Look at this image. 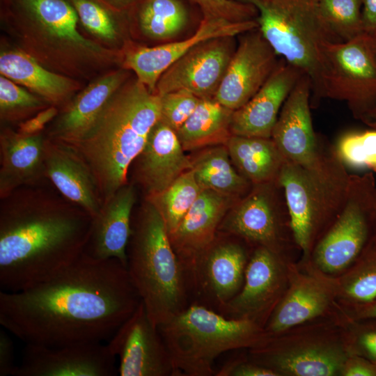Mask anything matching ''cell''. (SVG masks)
<instances>
[{"mask_svg":"<svg viewBox=\"0 0 376 376\" xmlns=\"http://www.w3.org/2000/svg\"><path fill=\"white\" fill-rule=\"evenodd\" d=\"M141 302L127 267L85 253L26 289L0 291V324L26 344L60 347L111 338Z\"/></svg>","mask_w":376,"mask_h":376,"instance_id":"cell-1","label":"cell"},{"mask_svg":"<svg viewBox=\"0 0 376 376\" xmlns=\"http://www.w3.org/2000/svg\"><path fill=\"white\" fill-rule=\"evenodd\" d=\"M92 222L83 209L42 185L1 199V290L26 289L71 265L84 252Z\"/></svg>","mask_w":376,"mask_h":376,"instance_id":"cell-2","label":"cell"},{"mask_svg":"<svg viewBox=\"0 0 376 376\" xmlns=\"http://www.w3.org/2000/svg\"><path fill=\"white\" fill-rule=\"evenodd\" d=\"M1 1L3 19L14 30L22 49L48 69L72 77L121 63L123 51L81 34L68 0Z\"/></svg>","mask_w":376,"mask_h":376,"instance_id":"cell-3","label":"cell"},{"mask_svg":"<svg viewBox=\"0 0 376 376\" xmlns=\"http://www.w3.org/2000/svg\"><path fill=\"white\" fill-rule=\"evenodd\" d=\"M160 117V95L136 77L118 89L89 133L72 145L91 168L103 202L127 183L130 167Z\"/></svg>","mask_w":376,"mask_h":376,"instance_id":"cell-4","label":"cell"},{"mask_svg":"<svg viewBox=\"0 0 376 376\" xmlns=\"http://www.w3.org/2000/svg\"><path fill=\"white\" fill-rule=\"evenodd\" d=\"M127 269L146 312L157 327L191 304L185 269L164 220L148 200L132 219Z\"/></svg>","mask_w":376,"mask_h":376,"instance_id":"cell-5","label":"cell"},{"mask_svg":"<svg viewBox=\"0 0 376 376\" xmlns=\"http://www.w3.org/2000/svg\"><path fill=\"white\" fill-rule=\"evenodd\" d=\"M350 175L334 145L322 138L311 163L284 162L278 181L284 191L295 242L306 256L340 213Z\"/></svg>","mask_w":376,"mask_h":376,"instance_id":"cell-6","label":"cell"},{"mask_svg":"<svg viewBox=\"0 0 376 376\" xmlns=\"http://www.w3.org/2000/svg\"><path fill=\"white\" fill-rule=\"evenodd\" d=\"M180 376H212L217 358L228 351L252 348L269 337L264 328L245 319L228 318L191 303L158 327Z\"/></svg>","mask_w":376,"mask_h":376,"instance_id":"cell-7","label":"cell"},{"mask_svg":"<svg viewBox=\"0 0 376 376\" xmlns=\"http://www.w3.org/2000/svg\"><path fill=\"white\" fill-rule=\"evenodd\" d=\"M258 11V30L276 54L307 75L311 104L319 100L324 48L339 41L321 19L315 0H237Z\"/></svg>","mask_w":376,"mask_h":376,"instance_id":"cell-8","label":"cell"},{"mask_svg":"<svg viewBox=\"0 0 376 376\" xmlns=\"http://www.w3.org/2000/svg\"><path fill=\"white\" fill-rule=\"evenodd\" d=\"M375 211L373 173L351 174L340 213L312 249L316 265L324 272H336L354 263L373 238Z\"/></svg>","mask_w":376,"mask_h":376,"instance_id":"cell-9","label":"cell"},{"mask_svg":"<svg viewBox=\"0 0 376 376\" xmlns=\"http://www.w3.org/2000/svg\"><path fill=\"white\" fill-rule=\"evenodd\" d=\"M345 102L361 120L376 102V58L366 33L348 41L329 42L324 48L319 100Z\"/></svg>","mask_w":376,"mask_h":376,"instance_id":"cell-10","label":"cell"},{"mask_svg":"<svg viewBox=\"0 0 376 376\" xmlns=\"http://www.w3.org/2000/svg\"><path fill=\"white\" fill-rule=\"evenodd\" d=\"M219 230L280 253L293 234L284 191L278 180L253 185L224 218Z\"/></svg>","mask_w":376,"mask_h":376,"instance_id":"cell-11","label":"cell"},{"mask_svg":"<svg viewBox=\"0 0 376 376\" xmlns=\"http://www.w3.org/2000/svg\"><path fill=\"white\" fill-rule=\"evenodd\" d=\"M249 258L241 242L217 234L203 251L183 266L191 304L219 311L241 290Z\"/></svg>","mask_w":376,"mask_h":376,"instance_id":"cell-12","label":"cell"},{"mask_svg":"<svg viewBox=\"0 0 376 376\" xmlns=\"http://www.w3.org/2000/svg\"><path fill=\"white\" fill-rule=\"evenodd\" d=\"M107 345L118 359L120 376H180L141 301Z\"/></svg>","mask_w":376,"mask_h":376,"instance_id":"cell-13","label":"cell"},{"mask_svg":"<svg viewBox=\"0 0 376 376\" xmlns=\"http://www.w3.org/2000/svg\"><path fill=\"white\" fill-rule=\"evenodd\" d=\"M258 27L256 20L231 22L202 17L196 31L181 40L153 47L133 45L130 42L123 49L122 68L132 70L139 81L155 93L161 75L196 45L212 38L235 37Z\"/></svg>","mask_w":376,"mask_h":376,"instance_id":"cell-14","label":"cell"},{"mask_svg":"<svg viewBox=\"0 0 376 376\" xmlns=\"http://www.w3.org/2000/svg\"><path fill=\"white\" fill-rule=\"evenodd\" d=\"M234 37L212 38L196 45L159 78V95L188 91L200 99L214 97L235 51Z\"/></svg>","mask_w":376,"mask_h":376,"instance_id":"cell-15","label":"cell"},{"mask_svg":"<svg viewBox=\"0 0 376 376\" xmlns=\"http://www.w3.org/2000/svg\"><path fill=\"white\" fill-rule=\"evenodd\" d=\"M116 357L102 342L60 347L26 344L14 376H113Z\"/></svg>","mask_w":376,"mask_h":376,"instance_id":"cell-16","label":"cell"},{"mask_svg":"<svg viewBox=\"0 0 376 376\" xmlns=\"http://www.w3.org/2000/svg\"><path fill=\"white\" fill-rule=\"evenodd\" d=\"M280 59L258 28L245 33L214 98L233 111L241 108L260 90Z\"/></svg>","mask_w":376,"mask_h":376,"instance_id":"cell-17","label":"cell"},{"mask_svg":"<svg viewBox=\"0 0 376 376\" xmlns=\"http://www.w3.org/2000/svg\"><path fill=\"white\" fill-rule=\"evenodd\" d=\"M283 266L280 253L256 246L250 256L241 290L217 312L264 327L279 301L284 280Z\"/></svg>","mask_w":376,"mask_h":376,"instance_id":"cell-18","label":"cell"},{"mask_svg":"<svg viewBox=\"0 0 376 376\" xmlns=\"http://www.w3.org/2000/svg\"><path fill=\"white\" fill-rule=\"evenodd\" d=\"M251 359L281 375L330 376L341 373L352 354L339 345L326 342H302L283 346L269 337L250 348Z\"/></svg>","mask_w":376,"mask_h":376,"instance_id":"cell-19","label":"cell"},{"mask_svg":"<svg viewBox=\"0 0 376 376\" xmlns=\"http://www.w3.org/2000/svg\"><path fill=\"white\" fill-rule=\"evenodd\" d=\"M128 77L129 70L121 68L93 80L61 107L47 127L46 136L71 145L81 141Z\"/></svg>","mask_w":376,"mask_h":376,"instance_id":"cell-20","label":"cell"},{"mask_svg":"<svg viewBox=\"0 0 376 376\" xmlns=\"http://www.w3.org/2000/svg\"><path fill=\"white\" fill-rule=\"evenodd\" d=\"M311 97V79L303 75L283 103L272 132L271 139L285 161L306 165L318 155L321 137L313 126Z\"/></svg>","mask_w":376,"mask_h":376,"instance_id":"cell-21","label":"cell"},{"mask_svg":"<svg viewBox=\"0 0 376 376\" xmlns=\"http://www.w3.org/2000/svg\"><path fill=\"white\" fill-rule=\"evenodd\" d=\"M45 164L47 179L58 192L93 219L103 201L94 173L78 150L47 137Z\"/></svg>","mask_w":376,"mask_h":376,"instance_id":"cell-22","label":"cell"},{"mask_svg":"<svg viewBox=\"0 0 376 376\" xmlns=\"http://www.w3.org/2000/svg\"><path fill=\"white\" fill-rule=\"evenodd\" d=\"M185 151L176 132L159 120L133 162L135 178L146 197L161 193L183 173L191 169V159Z\"/></svg>","mask_w":376,"mask_h":376,"instance_id":"cell-23","label":"cell"},{"mask_svg":"<svg viewBox=\"0 0 376 376\" xmlns=\"http://www.w3.org/2000/svg\"><path fill=\"white\" fill-rule=\"evenodd\" d=\"M303 75L302 71L281 58L260 90L247 103L234 111L232 134L271 138L283 103Z\"/></svg>","mask_w":376,"mask_h":376,"instance_id":"cell-24","label":"cell"},{"mask_svg":"<svg viewBox=\"0 0 376 376\" xmlns=\"http://www.w3.org/2000/svg\"><path fill=\"white\" fill-rule=\"evenodd\" d=\"M136 200L134 185L127 183L103 203L93 219L84 253L95 259L116 258L127 267V249Z\"/></svg>","mask_w":376,"mask_h":376,"instance_id":"cell-25","label":"cell"},{"mask_svg":"<svg viewBox=\"0 0 376 376\" xmlns=\"http://www.w3.org/2000/svg\"><path fill=\"white\" fill-rule=\"evenodd\" d=\"M47 138L44 132L23 135L9 127H3L0 134V199L22 187L40 185L47 179Z\"/></svg>","mask_w":376,"mask_h":376,"instance_id":"cell-26","label":"cell"},{"mask_svg":"<svg viewBox=\"0 0 376 376\" xmlns=\"http://www.w3.org/2000/svg\"><path fill=\"white\" fill-rule=\"evenodd\" d=\"M233 199L202 189L176 230L169 235L182 266L191 263L213 242Z\"/></svg>","mask_w":376,"mask_h":376,"instance_id":"cell-27","label":"cell"},{"mask_svg":"<svg viewBox=\"0 0 376 376\" xmlns=\"http://www.w3.org/2000/svg\"><path fill=\"white\" fill-rule=\"evenodd\" d=\"M0 72L50 106L58 108L66 104L80 90V84L77 80L48 69L19 49L1 52Z\"/></svg>","mask_w":376,"mask_h":376,"instance_id":"cell-28","label":"cell"},{"mask_svg":"<svg viewBox=\"0 0 376 376\" xmlns=\"http://www.w3.org/2000/svg\"><path fill=\"white\" fill-rule=\"evenodd\" d=\"M330 294L316 279L300 275L279 299L267 320L264 330L269 337L276 336L295 326L310 320L328 306Z\"/></svg>","mask_w":376,"mask_h":376,"instance_id":"cell-29","label":"cell"},{"mask_svg":"<svg viewBox=\"0 0 376 376\" xmlns=\"http://www.w3.org/2000/svg\"><path fill=\"white\" fill-rule=\"evenodd\" d=\"M226 146L238 172L252 185L278 180L285 159L271 138L232 135Z\"/></svg>","mask_w":376,"mask_h":376,"instance_id":"cell-30","label":"cell"},{"mask_svg":"<svg viewBox=\"0 0 376 376\" xmlns=\"http://www.w3.org/2000/svg\"><path fill=\"white\" fill-rule=\"evenodd\" d=\"M233 112L214 97L201 99L191 116L176 132L183 149L186 151L226 145L233 135Z\"/></svg>","mask_w":376,"mask_h":376,"instance_id":"cell-31","label":"cell"},{"mask_svg":"<svg viewBox=\"0 0 376 376\" xmlns=\"http://www.w3.org/2000/svg\"><path fill=\"white\" fill-rule=\"evenodd\" d=\"M188 0H141L128 11L132 26L148 39L167 41L175 38L189 24Z\"/></svg>","mask_w":376,"mask_h":376,"instance_id":"cell-32","label":"cell"},{"mask_svg":"<svg viewBox=\"0 0 376 376\" xmlns=\"http://www.w3.org/2000/svg\"><path fill=\"white\" fill-rule=\"evenodd\" d=\"M191 159L192 171L202 189L242 199L253 185L233 166L226 145L205 148Z\"/></svg>","mask_w":376,"mask_h":376,"instance_id":"cell-33","label":"cell"},{"mask_svg":"<svg viewBox=\"0 0 376 376\" xmlns=\"http://www.w3.org/2000/svg\"><path fill=\"white\" fill-rule=\"evenodd\" d=\"M80 24L111 49L123 51L130 42L124 30L130 29L128 11L117 10L104 0H68Z\"/></svg>","mask_w":376,"mask_h":376,"instance_id":"cell-34","label":"cell"},{"mask_svg":"<svg viewBox=\"0 0 376 376\" xmlns=\"http://www.w3.org/2000/svg\"><path fill=\"white\" fill-rule=\"evenodd\" d=\"M192 169L185 171L161 193L146 197L160 213L169 235L173 233L200 194Z\"/></svg>","mask_w":376,"mask_h":376,"instance_id":"cell-35","label":"cell"},{"mask_svg":"<svg viewBox=\"0 0 376 376\" xmlns=\"http://www.w3.org/2000/svg\"><path fill=\"white\" fill-rule=\"evenodd\" d=\"M319 15L339 41H348L364 33L361 0H317Z\"/></svg>","mask_w":376,"mask_h":376,"instance_id":"cell-36","label":"cell"},{"mask_svg":"<svg viewBox=\"0 0 376 376\" xmlns=\"http://www.w3.org/2000/svg\"><path fill=\"white\" fill-rule=\"evenodd\" d=\"M341 291L354 306L376 299V243L372 240L344 277Z\"/></svg>","mask_w":376,"mask_h":376,"instance_id":"cell-37","label":"cell"},{"mask_svg":"<svg viewBox=\"0 0 376 376\" xmlns=\"http://www.w3.org/2000/svg\"><path fill=\"white\" fill-rule=\"evenodd\" d=\"M50 106L43 99L7 77H0V118L18 125Z\"/></svg>","mask_w":376,"mask_h":376,"instance_id":"cell-38","label":"cell"},{"mask_svg":"<svg viewBox=\"0 0 376 376\" xmlns=\"http://www.w3.org/2000/svg\"><path fill=\"white\" fill-rule=\"evenodd\" d=\"M334 147L347 168L376 172V128L346 132Z\"/></svg>","mask_w":376,"mask_h":376,"instance_id":"cell-39","label":"cell"},{"mask_svg":"<svg viewBox=\"0 0 376 376\" xmlns=\"http://www.w3.org/2000/svg\"><path fill=\"white\" fill-rule=\"evenodd\" d=\"M160 98V120L175 132L191 116L201 100L186 90L167 93Z\"/></svg>","mask_w":376,"mask_h":376,"instance_id":"cell-40","label":"cell"},{"mask_svg":"<svg viewBox=\"0 0 376 376\" xmlns=\"http://www.w3.org/2000/svg\"><path fill=\"white\" fill-rule=\"evenodd\" d=\"M198 8L202 17L220 19L231 22L256 20V8L237 0H188Z\"/></svg>","mask_w":376,"mask_h":376,"instance_id":"cell-41","label":"cell"},{"mask_svg":"<svg viewBox=\"0 0 376 376\" xmlns=\"http://www.w3.org/2000/svg\"><path fill=\"white\" fill-rule=\"evenodd\" d=\"M372 320L355 327L350 352L376 363V321Z\"/></svg>","mask_w":376,"mask_h":376,"instance_id":"cell-42","label":"cell"},{"mask_svg":"<svg viewBox=\"0 0 376 376\" xmlns=\"http://www.w3.org/2000/svg\"><path fill=\"white\" fill-rule=\"evenodd\" d=\"M216 376H277L273 370L254 361L233 360L226 363L216 372Z\"/></svg>","mask_w":376,"mask_h":376,"instance_id":"cell-43","label":"cell"},{"mask_svg":"<svg viewBox=\"0 0 376 376\" xmlns=\"http://www.w3.org/2000/svg\"><path fill=\"white\" fill-rule=\"evenodd\" d=\"M58 111L57 107L49 106L30 118L20 123L17 132L23 135L42 133L58 115Z\"/></svg>","mask_w":376,"mask_h":376,"instance_id":"cell-44","label":"cell"},{"mask_svg":"<svg viewBox=\"0 0 376 376\" xmlns=\"http://www.w3.org/2000/svg\"><path fill=\"white\" fill-rule=\"evenodd\" d=\"M341 373L345 376H376L375 363L358 354H351L347 359Z\"/></svg>","mask_w":376,"mask_h":376,"instance_id":"cell-45","label":"cell"},{"mask_svg":"<svg viewBox=\"0 0 376 376\" xmlns=\"http://www.w3.org/2000/svg\"><path fill=\"white\" fill-rule=\"evenodd\" d=\"M6 329H0V376L12 375L14 364V345Z\"/></svg>","mask_w":376,"mask_h":376,"instance_id":"cell-46","label":"cell"},{"mask_svg":"<svg viewBox=\"0 0 376 376\" xmlns=\"http://www.w3.org/2000/svg\"><path fill=\"white\" fill-rule=\"evenodd\" d=\"M363 31L366 34L376 32V0H361Z\"/></svg>","mask_w":376,"mask_h":376,"instance_id":"cell-47","label":"cell"},{"mask_svg":"<svg viewBox=\"0 0 376 376\" xmlns=\"http://www.w3.org/2000/svg\"><path fill=\"white\" fill-rule=\"evenodd\" d=\"M354 317L359 320L376 319V299L368 303L354 306Z\"/></svg>","mask_w":376,"mask_h":376,"instance_id":"cell-48","label":"cell"},{"mask_svg":"<svg viewBox=\"0 0 376 376\" xmlns=\"http://www.w3.org/2000/svg\"><path fill=\"white\" fill-rule=\"evenodd\" d=\"M113 8L121 10L129 11L141 0H104Z\"/></svg>","mask_w":376,"mask_h":376,"instance_id":"cell-49","label":"cell"},{"mask_svg":"<svg viewBox=\"0 0 376 376\" xmlns=\"http://www.w3.org/2000/svg\"><path fill=\"white\" fill-rule=\"evenodd\" d=\"M361 121L370 127L376 128V102Z\"/></svg>","mask_w":376,"mask_h":376,"instance_id":"cell-50","label":"cell"},{"mask_svg":"<svg viewBox=\"0 0 376 376\" xmlns=\"http://www.w3.org/2000/svg\"><path fill=\"white\" fill-rule=\"evenodd\" d=\"M373 53L376 58V32L373 34H366Z\"/></svg>","mask_w":376,"mask_h":376,"instance_id":"cell-51","label":"cell"},{"mask_svg":"<svg viewBox=\"0 0 376 376\" xmlns=\"http://www.w3.org/2000/svg\"><path fill=\"white\" fill-rule=\"evenodd\" d=\"M372 240L376 243V211H375V226H374V233Z\"/></svg>","mask_w":376,"mask_h":376,"instance_id":"cell-52","label":"cell"},{"mask_svg":"<svg viewBox=\"0 0 376 376\" xmlns=\"http://www.w3.org/2000/svg\"><path fill=\"white\" fill-rule=\"evenodd\" d=\"M375 363V368H376V363Z\"/></svg>","mask_w":376,"mask_h":376,"instance_id":"cell-53","label":"cell"},{"mask_svg":"<svg viewBox=\"0 0 376 376\" xmlns=\"http://www.w3.org/2000/svg\"><path fill=\"white\" fill-rule=\"evenodd\" d=\"M315 1H317V0H315Z\"/></svg>","mask_w":376,"mask_h":376,"instance_id":"cell-54","label":"cell"}]
</instances>
